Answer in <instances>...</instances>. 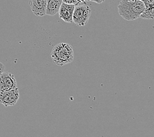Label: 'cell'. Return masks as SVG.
<instances>
[{"mask_svg": "<svg viewBox=\"0 0 154 137\" xmlns=\"http://www.w3.org/2000/svg\"><path fill=\"white\" fill-rule=\"evenodd\" d=\"M119 15L126 21H134L140 17L144 9L142 1L122 0L117 6Z\"/></svg>", "mask_w": 154, "mask_h": 137, "instance_id": "obj_1", "label": "cell"}, {"mask_svg": "<svg viewBox=\"0 0 154 137\" xmlns=\"http://www.w3.org/2000/svg\"><path fill=\"white\" fill-rule=\"evenodd\" d=\"M51 57L54 64L63 66L70 64L74 60V50L69 44L59 43L53 47Z\"/></svg>", "mask_w": 154, "mask_h": 137, "instance_id": "obj_2", "label": "cell"}, {"mask_svg": "<svg viewBox=\"0 0 154 137\" xmlns=\"http://www.w3.org/2000/svg\"><path fill=\"white\" fill-rule=\"evenodd\" d=\"M91 9L85 3L75 6L72 16V22L79 27H83L87 24L90 18Z\"/></svg>", "mask_w": 154, "mask_h": 137, "instance_id": "obj_3", "label": "cell"}, {"mask_svg": "<svg viewBox=\"0 0 154 137\" xmlns=\"http://www.w3.org/2000/svg\"><path fill=\"white\" fill-rule=\"evenodd\" d=\"M20 97L18 88L11 90L0 92V103L5 107L15 105Z\"/></svg>", "mask_w": 154, "mask_h": 137, "instance_id": "obj_4", "label": "cell"}, {"mask_svg": "<svg viewBox=\"0 0 154 137\" xmlns=\"http://www.w3.org/2000/svg\"><path fill=\"white\" fill-rule=\"evenodd\" d=\"M17 87L14 76L11 73L3 71L0 75V92L11 90Z\"/></svg>", "mask_w": 154, "mask_h": 137, "instance_id": "obj_5", "label": "cell"}, {"mask_svg": "<svg viewBox=\"0 0 154 137\" xmlns=\"http://www.w3.org/2000/svg\"><path fill=\"white\" fill-rule=\"evenodd\" d=\"M75 6V5L67 4V3L62 2L58 12L59 13V18L66 22V23H73L72 16Z\"/></svg>", "mask_w": 154, "mask_h": 137, "instance_id": "obj_6", "label": "cell"}, {"mask_svg": "<svg viewBox=\"0 0 154 137\" xmlns=\"http://www.w3.org/2000/svg\"><path fill=\"white\" fill-rule=\"evenodd\" d=\"M29 5L35 16L43 17L46 15L47 0H30Z\"/></svg>", "mask_w": 154, "mask_h": 137, "instance_id": "obj_7", "label": "cell"}, {"mask_svg": "<svg viewBox=\"0 0 154 137\" xmlns=\"http://www.w3.org/2000/svg\"><path fill=\"white\" fill-rule=\"evenodd\" d=\"M144 5V9L140 17L143 19H153L154 0H142Z\"/></svg>", "mask_w": 154, "mask_h": 137, "instance_id": "obj_8", "label": "cell"}, {"mask_svg": "<svg viewBox=\"0 0 154 137\" xmlns=\"http://www.w3.org/2000/svg\"><path fill=\"white\" fill-rule=\"evenodd\" d=\"M62 0H47L46 15L54 16L58 12Z\"/></svg>", "mask_w": 154, "mask_h": 137, "instance_id": "obj_9", "label": "cell"}, {"mask_svg": "<svg viewBox=\"0 0 154 137\" xmlns=\"http://www.w3.org/2000/svg\"><path fill=\"white\" fill-rule=\"evenodd\" d=\"M62 2L67 3V4H73L75 5L80 4L81 3L78 0H62Z\"/></svg>", "mask_w": 154, "mask_h": 137, "instance_id": "obj_10", "label": "cell"}, {"mask_svg": "<svg viewBox=\"0 0 154 137\" xmlns=\"http://www.w3.org/2000/svg\"><path fill=\"white\" fill-rule=\"evenodd\" d=\"M3 71H5V66L2 64V63L0 62V75H1V74Z\"/></svg>", "mask_w": 154, "mask_h": 137, "instance_id": "obj_11", "label": "cell"}, {"mask_svg": "<svg viewBox=\"0 0 154 137\" xmlns=\"http://www.w3.org/2000/svg\"><path fill=\"white\" fill-rule=\"evenodd\" d=\"M91 2H93L94 3H98V4H101V3H103L105 0H91Z\"/></svg>", "mask_w": 154, "mask_h": 137, "instance_id": "obj_12", "label": "cell"}, {"mask_svg": "<svg viewBox=\"0 0 154 137\" xmlns=\"http://www.w3.org/2000/svg\"><path fill=\"white\" fill-rule=\"evenodd\" d=\"M78 1H79L81 3H86V1H85V0H78Z\"/></svg>", "mask_w": 154, "mask_h": 137, "instance_id": "obj_13", "label": "cell"}, {"mask_svg": "<svg viewBox=\"0 0 154 137\" xmlns=\"http://www.w3.org/2000/svg\"><path fill=\"white\" fill-rule=\"evenodd\" d=\"M129 1H142V0H129Z\"/></svg>", "mask_w": 154, "mask_h": 137, "instance_id": "obj_14", "label": "cell"}, {"mask_svg": "<svg viewBox=\"0 0 154 137\" xmlns=\"http://www.w3.org/2000/svg\"><path fill=\"white\" fill-rule=\"evenodd\" d=\"M86 2H91V0H85Z\"/></svg>", "mask_w": 154, "mask_h": 137, "instance_id": "obj_15", "label": "cell"}]
</instances>
